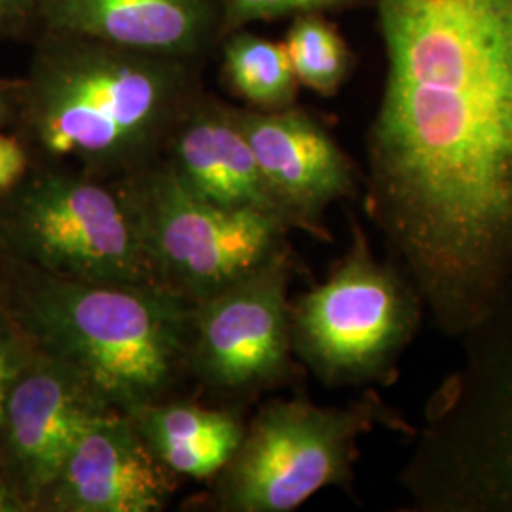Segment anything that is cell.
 Here are the masks:
<instances>
[{"label":"cell","mask_w":512,"mask_h":512,"mask_svg":"<svg viewBox=\"0 0 512 512\" xmlns=\"http://www.w3.org/2000/svg\"><path fill=\"white\" fill-rule=\"evenodd\" d=\"M27 169V154L16 139L0 133V194L10 192Z\"/></svg>","instance_id":"cell-19"},{"label":"cell","mask_w":512,"mask_h":512,"mask_svg":"<svg viewBox=\"0 0 512 512\" xmlns=\"http://www.w3.org/2000/svg\"><path fill=\"white\" fill-rule=\"evenodd\" d=\"M169 475L128 414L110 410L74 442L38 505L59 512L160 511L173 492Z\"/></svg>","instance_id":"cell-11"},{"label":"cell","mask_w":512,"mask_h":512,"mask_svg":"<svg viewBox=\"0 0 512 512\" xmlns=\"http://www.w3.org/2000/svg\"><path fill=\"white\" fill-rule=\"evenodd\" d=\"M368 215L452 340L512 283V0H374Z\"/></svg>","instance_id":"cell-1"},{"label":"cell","mask_w":512,"mask_h":512,"mask_svg":"<svg viewBox=\"0 0 512 512\" xmlns=\"http://www.w3.org/2000/svg\"><path fill=\"white\" fill-rule=\"evenodd\" d=\"M33 351L35 348H31L29 336L19 327L18 321L10 319L6 311L0 310V429L8 393Z\"/></svg>","instance_id":"cell-17"},{"label":"cell","mask_w":512,"mask_h":512,"mask_svg":"<svg viewBox=\"0 0 512 512\" xmlns=\"http://www.w3.org/2000/svg\"><path fill=\"white\" fill-rule=\"evenodd\" d=\"M55 25L133 50L177 54L207 25L205 0H50Z\"/></svg>","instance_id":"cell-13"},{"label":"cell","mask_w":512,"mask_h":512,"mask_svg":"<svg viewBox=\"0 0 512 512\" xmlns=\"http://www.w3.org/2000/svg\"><path fill=\"white\" fill-rule=\"evenodd\" d=\"M285 50L298 82L330 95L348 76L351 57L336 29L315 14H302L289 29Z\"/></svg>","instance_id":"cell-16"},{"label":"cell","mask_w":512,"mask_h":512,"mask_svg":"<svg viewBox=\"0 0 512 512\" xmlns=\"http://www.w3.org/2000/svg\"><path fill=\"white\" fill-rule=\"evenodd\" d=\"M27 509V503L21 499L12 482L4 473H0V512H21Z\"/></svg>","instance_id":"cell-20"},{"label":"cell","mask_w":512,"mask_h":512,"mask_svg":"<svg viewBox=\"0 0 512 512\" xmlns=\"http://www.w3.org/2000/svg\"><path fill=\"white\" fill-rule=\"evenodd\" d=\"M226 73L234 90L266 110L291 107L296 76L285 44L258 37H239L226 48Z\"/></svg>","instance_id":"cell-15"},{"label":"cell","mask_w":512,"mask_h":512,"mask_svg":"<svg viewBox=\"0 0 512 512\" xmlns=\"http://www.w3.org/2000/svg\"><path fill=\"white\" fill-rule=\"evenodd\" d=\"M165 287L202 302L260 272L287 251L281 217L226 209L160 173L129 198Z\"/></svg>","instance_id":"cell-7"},{"label":"cell","mask_w":512,"mask_h":512,"mask_svg":"<svg viewBox=\"0 0 512 512\" xmlns=\"http://www.w3.org/2000/svg\"><path fill=\"white\" fill-rule=\"evenodd\" d=\"M27 0H0V14H8L12 10H16L19 6H23Z\"/></svg>","instance_id":"cell-21"},{"label":"cell","mask_w":512,"mask_h":512,"mask_svg":"<svg viewBox=\"0 0 512 512\" xmlns=\"http://www.w3.org/2000/svg\"><path fill=\"white\" fill-rule=\"evenodd\" d=\"M110 410L71 366L33 351L8 393L0 429L2 473L29 509L37 507L74 442Z\"/></svg>","instance_id":"cell-9"},{"label":"cell","mask_w":512,"mask_h":512,"mask_svg":"<svg viewBox=\"0 0 512 512\" xmlns=\"http://www.w3.org/2000/svg\"><path fill=\"white\" fill-rule=\"evenodd\" d=\"M37 277L23 289L16 313L37 348L71 366L116 412L158 403L188 351L192 315L184 296L162 287Z\"/></svg>","instance_id":"cell-2"},{"label":"cell","mask_w":512,"mask_h":512,"mask_svg":"<svg viewBox=\"0 0 512 512\" xmlns=\"http://www.w3.org/2000/svg\"><path fill=\"white\" fill-rule=\"evenodd\" d=\"M349 2L353 0H228V8L236 21H255L287 14H317L348 6Z\"/></svg>","instance_id":"cell-18"},{"label":"cell","mask_w":512,"mask_h":512,"mask_svg":"<svg viewBox=\"0 0 512 512\" xmlns=\"http://www.w3.org/2000/svg\"><path fill=\"white\" fill-rule=\"evenodd\" d=\"M423 315L410 277L374 255L353 222L349 251L329 279L291 306L293 353L327 385H391Z\"/></svg>","instance_id":"cell-3"},{"label":"cell","mask_w":512,"mask_h":512,"mask_svg":"<svg viewBox=\"0 0 512 512\" xmlns=\"http://www.w3.org/2000/svg\"><path fill=\"white\" fill-rule=\"evenodd\" d=\"M4 232L16 253L44 274L84 283L167 289L135 207L88 179H40L16 200L6 215Z\"/></svg>","instance_id":"cell-5"},{"label":"cell","mask_w":512,"mask_h":512,"mask_svg":"<svg viewBox=\"0 0 512 512\" xmlns=\"http://www.w3.org/2000/svg\"><path fill=\"white\" fill-rule=\"evenodd\" d=\"M378 427L408 437L416 429L376 389L346 408L304 399L268 404L222 469L226 509L294 511L325 488L348 486L357 442Z\"/></svg>","instance_id":"cell-4"},{"label":"cell","mask_w":512,"mask_h":512,"mask_svg":"<svg viewBox=\"0 0 512 512\" xmlns=\"http://www.w3.org/2000/svg\"><path fill=\"white\" fill-rule=\"evenodd\" d=\"M0 116H2V99H0Z\"/></svg>","instance_id":"cell-22"},{"label":"cell","mask_w":512,"mask_h":512,"mask_svg":"<svg viewBox=\"0 0 512 512\" xmlns=\"http://www.w3.org/2000/svg\"><path fill=\"white\" fill-rule=\"evenodd\" d=\"M129 420L173 475L209 478L234 458L245 429L232 414L194 404H141Z\"/></svg>","instance_id":"cell-14"},{"label":"cell","mask_w":512,"mask_h":512,"mask_svg":"<svg viewBox=\"0 0 512 512\" xmlns=\"http://www.w3.org/2000/svg\"><path fill=\"white\" fill-rule=\"evenodd\" d=\"M173 82L158 65L112 54H82L55 65L35 92L33 124L55 158L118 164L162 126Z\"/></svg>","instance_id":"cell-6"},{"label":"cell","mask_w":512,"mask_h":512,"mask_svg":"<svg viewBox=\"0 0 512 512\" xmlns=\"http://www.w3.org/2000/svg\"><path fill=\"white\" fill-rule=\"evenodd\" d=\"M236 120L293 228L329 238L323 224L327 209L357 192L346 152L302 110L241 112Z\"/></svg>","instance_id":"cell-10"},{"label":"cell","mask_w":512,"mask_h":512,"mask_svg":"<svg viewBox=\"0 0 512 512\" xmlns=\"http://www.w3.org/2000/svg\"><path fill=\"white\" fill-rule=\"evenodd\" d=\"M289 256L198 302L192 359L203 380L226 389L281 384L293 374Z\"/></svg>","instance_id":"cell-8"},{"label":"cell","mask_w":512,"mask_h":512,"mask_svg":"<svg viewBox=\"0 0 512 512\" xmlns=\"http://www.w3.org/2000/svg\"><path fill=\"white\" fill-rule=\"evenodd\" d=\"M171 171L184 188L207 202L268 213L291 224L266 183L236 114L203 112L186 124L175 145Z\"/></svg>","instance_id":"cell-12"}]
</instances>
